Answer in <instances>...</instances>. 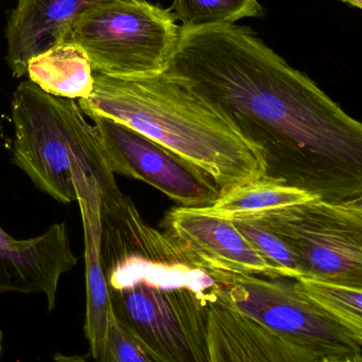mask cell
Returning <instances> with one entry per match:
<instances>
[{
	"label": "cell",
	"instance_id": "ac0fdd59",
	"mask_svg": "<svg viewBox=\"0 0 362 362\" xmlns=\"http://www.w3.org/2000/svg\"><path fill=\"white\" fill-rule=\"evenodd\" d=\"M298 287L339 323L362 325V291L299 279Z\"/></svg>",
	"mask_w": 362,
	"mask_h": 362
},
{
	"label": "cell",
	"instance_id": "277c9868",
	"mask_svg": "<svg viewBox=\"0 0 362 362\" xmlns=\"http://www.w3.org/2000/svg\"><path fill=\"white\" fill-rule=\"evenodd\" d=\"M11 112L12 163L53 199L76 202L78 183L112 175L95 127L76 100L49 95L27 80L15 89Z\"/></svg>",
	"mask_w": 362,
	"mask_h": 362
},
{
	"label": "cell",
	"instance_id": "d6986e66",
	"mask_svg": "<svg viewBox=\"0 0 362 362\" xmlns=\"http://www.w3.org/2000/svg\"><path fill=\"white\" fill-rule=\"evenodd\" d=\"M98 362H154L134 336L117 320L110 323L105 346Z\"/></svg>",
	"mask_w": 362,
	"mask_h": 362
},
{
	"label": "cell",
	"instance_id": "4fadbf2b",
	"mask_svg": "<svg viewBox=\"0 0 362 362\" xmlns=\"http://www.w3.org/2000/svg\"><path fill=\"white\" fill-rule=\"evenodd\" d=\"M81 214L85 238L86 263V318L85 336L90 346V355L98 362L101 358L115 318L114 308L100 252L101 236V202L81 200Z\"/></svg>",
	"mask_w": 362,
	"mask_h": 362
},
{
	"label": "cell",
	"instance_id": "ba28073f",
	"mask_svg": "<svg viewBox=\"0 0 362 362\" xmlns=\"http://www.w3.org/2000/svg\"><path fill=\"white\" fill-rule=\"evenodd\" d=\"M86 117L112 174L144 181L185 208L211 206L221 195L210 176L163 144L118 121Z\"/></svg>",
	"mask_w": 362,
	"mask_h": 362
},
{
	"label": "cell",
	"instance_id": "8fae6325",
	"mask_svg": "<svg viewBox=\"0 0 362 362\" xmlns=\"http://www.w3.org/2000/svg\"><path fill=\"white\" fill-rule=\"evenodd\" d=\"M110 0H17L6 28V65L13 76L27 74L30 59L63 40L74 19Z\"/></svg>",
	"mask_w": 362,
	"mask_h": 362
},
{
	"label": "cell",
	"instance_id": "9c48e42d",
	"mask_svg": "<svg viewBox=\"0 0 362 362\" xmlns=\"http://www.w3.org/2000/svg\"><path fill=\"white\" fill-rule=\"evenodd\" d=\"M76 264L66 223H54L42 235L28 240H17L0 227V295L44 293L52 310L62 276ZM1 341L0 331V346Z\"/></svg>",
	"mask_w": 362,
	"mask_h": 362
},
{
	"label": "cell",
	"instance_id": "7402d4cb",
	"mask_svg": "<svg viewBox=\"0 0 362 362\" xmlns=\"http://www.w3.org/2000/svg\"><path fill=\"white\" fill-rule=\"evenodd\" d=\"M55 362H88L86 358L78 355H55Z\"/></svg>",
	"mask_w": 362,
	"mask_h": 362
},
{
	"label": "cell",
	"instance_id": "3957f363",
	"mask_svg": "<svg viewBox=\"0 0 362 362\" xmlns=\"http://www.w3.org/2000/svg\"><path fill=\"white\" fill-rule=\"evenodd\" d=\"M93 93L78 101L85 116L123 123L210 176L221 193L266 180L261 152L216 106L165 74L118 78L95 74Z\"/></svg>",
	"mask_w": 362,
	"mask_h": 362
},
{
	"label": "cell",
	"instance_id": "5bb4252c",
	"mask_svg": "<svg viewBox=\"0 0 362 362\" xmlns=\"http://www.w3.org/2000/svg\"><path fill=\"white\" fill-rule=\"evenodd\" d=\"M27 74L45 93L76 101L90 97L95 85L86 51L70 42H59L30 59Z\"/></svg>",
	"mask_w": 362,
	"mask_h": 362
},
{
	"label": "cell",
	"instance_id": "7a4b0ae2",
	"mask_svg": "<svg viewBox=\"0 0 362 362\" xmlns=\"http://www.w3.org/2000/svg\"><path fill=\"white\" fill-rule=\"evenodd\" d=\"M117 320L154 362H210V310L219 285L168 232L100 249Z\"/></svg>",
	"mask_w": 362,
	"mask_h": 362
},
{
	"label": "cell",
	"instance_id": "e0dca14e",
	"mask_svg": "<svg viewBox=\"0 0 362 362\" xmlns=\"http://www.w3.org/2000/svg\"><path fill=\"white\" fill-rule=\"evenodd\" d=\"M247 242L265 259L278 278L300 279L299 266L293 251L284 240L255 217L228 219Z\"/></svg>",
	"mask_w": 362,
	"mask_h": 362
},
{
	"label": "cell",
	"instance_id": "8992f818",
	"mask_svg": "<svg viewBox=\"0 0 362 362\" xmlns=\"http://www.w3.org/2000/svg\"><path fill=\"white\" fill-rule=\"evenodd\" d=\"M218 302L319 358L362 352L336 319L315 303L297 281L212 270Z\"/></svg>",
	"mask_w": 362,
	"mask_h": 362
},
{
	"label": "cell",
	"instance_id": "cb8c5ba5",
	"mask_svg": "<svg viewBox=\"0 0 362 362\" xmlns=\"http://www.w3.org/2000/svg\"><path fill=\"white\" fill-rule=\"evenodd\" d=\"M341 1L351 4V6H355V8H361L362 11V0H341Z\"/></svg>",
	"mask_w": 362,
	"mask_h": 362
},
{
	"label": "cell",
	"instance_id": "6da1fadb",
	"mask_svg": "<svg viewBox=\"0 0 362 362\" xmlns=\"http://www.w3.org/2000/svg\"><path fill=\"white\" fill-rule=\"evenodd\" d=\"M221 110L263 156L266 180L344 202L362 192V122L238 25L180 27L163 72Z\"/></svg>",
	"mask_w": 362,
	"mask_h": 362
},
{
	"label": "cell",
	"instance_id": "2e32d148",
	"mask_svg": "<svg viewBox=\"0 0 362 362\" xmlns=\"http://www.w3.org/2000/svg\"><path fill=\"white\" fill-rule=\"evenodd\" d=\"M170 8L185 30L234 25L264 14L259 0H175Z\"/></svg>",
	"mask_w": 362,
	"mask_h": 362
},
{
	"label": "cell",
	"instance_id": "9a60e30c",
	"mask_svg": "<svg viewBox=\"0 0 362 362\" xmlns=\"http://www.w3.org/2000/svg\"><path fill=\"white\" fill-rule=\"evenodd\" d=\"M314 196L267 180L252 181L221 193L211 206L200 208L223 219L255 217L276 209L314 199Z\"/></svg>",
	"mask_w": 362,
	"mask_h": 362
},
{
	"label": "cell",
	"instance_id": "ffe728a7",
	"mask_svg": "<svg viewBox=\"0 0 362 362\" xmlns=\"http://www.w3.org/2000/svg\"><path fill=\"white\" fill-rule=\"evenodd\" d=\"M321 362H362V353L342 355V356L327 357Z\"/></svg>",
	"mask_w": 362,
	"mask_h": 362
},
{
	"label": "cell",
	"instance_id": "30bf717a",
	"mask_svg": "<svg viewBox=\"0 0 362 362\" xmlns=\"http://www.w3.org/2000/svg\"><path fill=\"white\" fill-rule=\"evenodd\" d=\"M165 226L208 269L278 278L228 219L200 208L180 206L168 212Z\"/></svg>",
	"mask_w": 362,
	"mask_h": 362
},
{
	"label": "cell",
	"instance_id": "603a6c76",
	"mask_svg": "<svg viewBox=\"0 0 362 362\" xmlns=\"http://www.w3.org/2000/svg\"><path fill=\"white\" fill-rule=\"evenodd\" d=\"M346 204H348L349 206H353V208L357 209V210H359L361 212H362V196H361V197L356 198V199L346 202Z\"/></svg>",
	"mask_w": 362,
	"mask_h": 362
},
{
	"label": "cell",
	"instance_id": "7c38bea8",
	"mask_svg": "<svg viewBox=\"0 0 362 362\" xmlns=\"http://www.w3.org/2000/svg\"><path fill=\"white\" fill-rule=\"evenodd\" d=\"M210 362H321L317 355L264 329L225 304H214L209 327Z\"/></svg>",
	"mask_w": 362,
	"mask_h": 362
},
{
	"label": "cell",
	"instance_id": "52a82bcc",
	"mask_svg": "<svg viewBox=\"0 0 362 362\" xmlns=\"http://www.w3.org/2000/svg\"><path fill=\"white\" fill-rule=\"evenodd\" d=\"M255 218L293 251L300 279L362 291L361 211L346 202L314 198Z\"/></svg>",
	"mask_w": 362,
	"mask_h": 362
},
{
	"label": "cell",
	"instance_id": "5b68a950",
	"mask_svg": "<svg viewBox=\"0 0 362 362\" xmlns=\"http://www.w3.org/2000/svg\"><path fill=\"white\" fill-rule=\"evenodd\" d=\"M180 34L171 8L148 0H110L76 17L62 42L80 45L95 74L139 78L165 71Z\"/></svg>",
	"mask_w": 362,
	"mask_h": 362
},
{
	"label": "cell",
	"instance_id": "44dd1931",
	"mask_svg": "<svg viewBox=\"0 0 362 362\" xmlns=\"http://www.w3.org/2000/svg\"><path fill=\"white\" fill-rule=\"evenodd\" d=\"M340 325L348 329L353 338L362 346V325H355V323H340Z\"/></svg>",
	"mask_w": 362,
	"mask_h": 362
}]
</instances>
